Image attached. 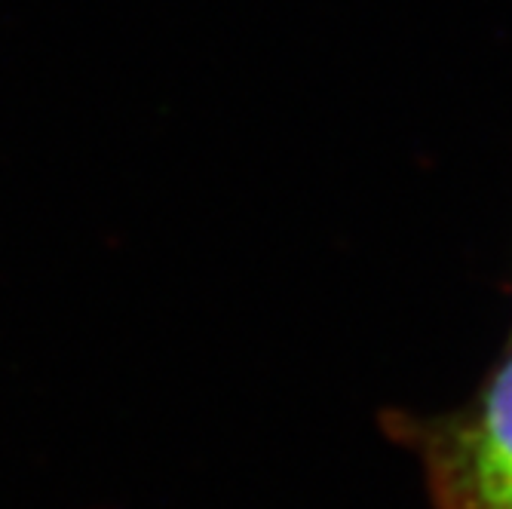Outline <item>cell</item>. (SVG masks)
Returning <instances> with one entry per match:
<instances>
[{"instance_id": "obj_1", "label": "cell", "mask_w": 512, "mask_h": 509, "mask_svg": "<svg viewBox=\"0 0 512 509\" xmlns=\"http://www.w3.org/2000/svg\"><path fill=\"white\" fill-rule=\"evenodd\" d=\"M390 427L421 457L436 509H512V353L463 405Z\"/></svg>"}]
</instances>
